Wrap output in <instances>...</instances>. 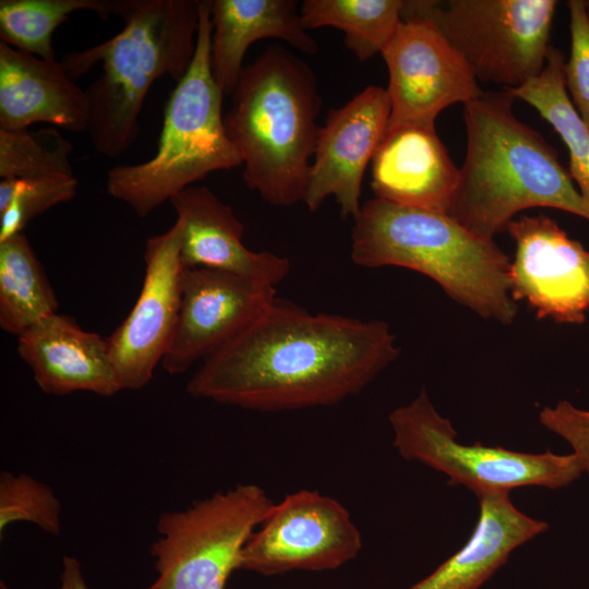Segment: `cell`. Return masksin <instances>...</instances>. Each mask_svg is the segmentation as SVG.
<instances>
[{"label":"cell","mask_w":589,"mask_h":589,"mask_svg":"<svg viewBox=\"0 0 589 589\" xmlns=\"http://www.w3.org/2000/svg\"><path fill=\"white\" fill-rule=\"evenodd\" d=\"M399 354L383 321L311 313L276 299L202 362L185 390L263 412L327 407L363 390Z\"/></svg>","instance_id":"obj_1"},{"label":"cell","mask_w":589,"mask_h":589,"mask_svg":"<svg viewBox=\"0 0 589 589\" xmlns=\"http://www.w3.org/2000/svg\"><path fill=\"white\" fill-rule=\"evenodd\" d=\"M506 91L464 105L466 157L448 215L488 240L519 212L553 207L589 220L587 202L556 151L513 111Z\"/></svg>","instance_id":"obj_2"},{"label":"cell","mask_w":589,"mask_h":589,"mask_svg":"<svg viewBox=\"0 0 589 589\" xmlns=\"http://www.w3.org/2000/svg\"><path fill=\"white\" fill-rule=\"evenodd\" d=\"M123 28L111 38L61 59L76 81L101 62V74L85 89L87 132L95 151L118 157L136 141L140 112L154 82H179L193 60L200 0H113Z\"/></svg>","instance_id":"obj_3"},{"label":"cell","mask_w":589,"mask_h":589,"mask_svg":"<svg viewBox=\"0 0 589 589\" xmlns=\"http://www.w3.org/2000/svg\"><path fill=\"white\" fill-rule=\"evenodd\" d=\"M224 115L243 181L274 206L303 202L322 100L309 64L279 44L244 65Z\"/></svg>","instance_id":"obj_4"},{"label":"cell","mask_w":589,"mask_h":589,"mask_svg":"<svg viewBox=\"0 0 589 589\" xmlns=\"http://www.w3.org/2000/svg\"><path fill=\"white\" fill-rule=\"evenodd\" d=\"M351 260L359 266H399L421 273L484 320L512 324L510 260L449 215L373 197L353 218Z\"/></svg>","instance_id":"obj_5"},{"label":"cell","mask_w":589,"mask_h":589,"mask_svg":"<svg viewBox=\"0 0 589 589\" xmlns=\"http://www.w3.org/2000/svg\"><path fill=\"white\" fill-rule=\"evenodd\" d=\"M212 32L211 0H200L195 52L166 104L156 154L144 163L107 171L108 194L139 217L207 175L242 165L225 128L224 93L212 75Z\"/></svg>","instance_id":"obj_6"},{"label":"cell","mask_w":589,"mask_h":589,"mask_svg":"<svg viewBox=\"0 0 589 589\" xmlns=\"http://www.w3.org/2000/svg\"><path fill=\"white\" fill-rule=\"evenodd\" d=\"M389 423L393 445L404 459L446 474L448 485H462L477 497L509 494L522 486L561 489L584 472L574 453H525L457 442L453 424L438 413L425 389L409 404L394 409Z\"/></svg>","instance_id":"obj_7"},{"label":"cell","mask_w":589,"mask_h":589,"mask_svg":"<svg viewBox=\"0 0 589 589\" xmlns=\"http://www.w3.org/2000/svg\"><path fill=\"white\" fill-rule=\"evenodd\" d=\"M273 505L264 489L247 483L161 513L149 549L157 576L145 589H225Z\"/></svg>","instance_id":"obj_8"},{"label":"cell","mask_w":589,"mask_h":589,"mask_svg":"<svg viewBox=\"0 0 589 589\" xmlns=\"http://www.w3.org/2000/svg\"><path fill=\"white\" fill-rule=\"evenodd\" d=\"M554 0L404 1L401 20H431L477 80L519 87L543 70Z\"/></svg>","instance_id":"obj_9"},{"label":"cell","mask_w":589,"mask_h":589,"mask_svg":"<svg viewBox=\"0 0 589 589\" xmlns=\"http://www.w3.org/2000/svg\"><path fill=\"white\" fill-rule=\"evenodd\" d=\"M361 548V533L341 503L300 490L273 505L244 545L239 569L263 576L335 569Z\"/></svg>","instance_id":"obj_10"},{"label":"cell","mask_w":589,"mask_h":589,"mask_svg":"<svg viewBox=\"0 0 589 589\" xmlns=\"http://www.w3.org/2000/svg\"><path fill=\"white\" fill-rule=\"evenodd\" d=\"M388 70V125H435L438 113L483 91L472 70L426 17L402 20L382 52Z\"/></svg>","instance_id":"obj_11"},{"label":"cell","mask_w":589,"mask_h":589,"mask_svg":"<svg viewBox=\"0 0 589 589\" xmlns=\"http://www.w3.org/2000/svg\"><path fill=\"white\" fill-rule=\"evenodd\" d=\"M182 224L151 237L145 244V275L124 321L107 337L121 389H141L152 380L171 344L181 304Z\"/></svg>","instance_id":"obj_12"},{"label":"cell","mask_w":589,"mask_h":589,"mask_svg":"<svg viewBox=\"0 0 589 589\" xmlns=\"http://www.w3.org/2000/svg\"><path fill=\"white\" fill-rule=\"evenodd\" d=\"M515 242L509 289L538 318L581 324L589 313V251L550 217L522 215L506 227Z\"/></svg>","instance_id":"obj_13"},{"label":"cell","mask_w":589,"mask_h":589,"mask_svg":"<svg viewBox=\"0 0 589 589\" xmlns=\"http://www.w3.org/2000/svg\"><path fill=\"white\" fill-rule=\"evenodd\" d=\"M275 300L274 286L224 271L183 267L180 311L161 361L164 370L181 374L203 362L257 320Z\"/></svg>","instance_id":"obj_14"},{"label":"cell","mask_w":589,"mask_h":589,"mask_svg":"<svg viewBox=\"0 0 589 589\" xmlns=\"http://www.w3.org/2000/svg\"><path fill=\"white\" fill-rule=\"evenodd\" d=\"M390 117L387 91L369 85L346 105L327 112L320 128L303 203L310 212L334 196L340 215L354 218L361 208L364 171Z\"/></svg>","instance_id":"obj_15"},{"label":"cell","mask_w":589,"mask_h":589,"mask_svg":"<svg viewBox=\"0 0 589 589\" xmlns=\"http://www.w3.org/2000/svg\"><path fill=\"white\" fill-rule=\"evenodd\" d=\"M374 197L448 215L460 169L435 125H387L371 161Z\"/></svg>","instance_id":"obj_16"},{"label":"cell","mask_w":589,"mask_h":589,"mask_svg":"<svg viewBox=\"0 0 589 589\" xmlns=\"http://www.w3.org/2000/svg\"><path fill=\"white\" fill-rule=\"evenodd\" d=\"M170 203L182 224L180 256L184 268L224 271L274 287L288 275L287 257L244 245L243 224L207 187H189Z\"/></svg>","instance_id":"obj_17"},{"label":"cell","mask_w":589,"mask_h":589,"mask_svg":"<svg viewBox=\"0 0 589 589\" xmlns=\"http://www.w3.org/2000/svg\"><path fill=\"white\" fill-rule=\"evenodd\" d=\"M17 352L46 394L87 392L110 397L122 390L107 339L84 330L67 315H49L20 335Z\"/></svg>","instance_id":"obj_18"},{"label":"cell","mask_w":589,"mask_h":589,"mask_svg":"<svg viewBox=\"0 0 589 589\" xmlns=\"http://www.w3.org/2000/svg\"><path fill=\"white\" fill-rule=\"evenodd\" d=\"M89 101L61 61L46 60L0 40V130L37 122L87 131Z\"/></svg>","instance_id":"obj_19"},{"label":"cell","mask_w":589,"mask_h":589,"mask_svg":"<svg viewBox=\"0 0 589 589\" xmlns=\"http://www.w3.org/2000/svg\"><path fill=\"white\" fill-rule=\"evenodd\" d=\"M211 70L224 95L233 94L254 41L278 38L304 53L318 50L293 0H211Z\"/></svg>","instance_id":"obj_20"},{"label":"cell","mask_w":589,"mask_h":589,"mask_svg":"<svg viewBox=\"0 0 589 589\" xmlns=\"http://www.w3.org/2000/svg\"><path fill=\"white\" fill-rule=\"evenodd\" d=\"M478 500L479 517L467 542L408 589H480L514 550L549 528L546 521L520 512L508 493Z\"/></svg>","instance_id":"obj_21"},{"label":"cell","mask_w":589,"mask_h":589,"mask_svg":"<svg viewBox=\"0 0 589 589\" xmlns=\"http://www.w3.org/2000/svg\"><path fill=\"white\" fill-rule=\"evenodd\" d=\"M56 293L27 237L0 241V327L20 336L40 320L58 313Z\"/></svg>","instance_id":"obj_22"},{"label":"cell","mask_w":589,"mask_h":589,"mask_svg":"<svg viewBox=\"0 0 589 589\" xmlns=\"http://www.w3.org/2000/svg\"><path fill=\"white\" fill-rule=\"evenodd\" d=\"M565 56L550 46L543 70L519 87L504 89L533 108L558 133L569 153V175L589 202V125L570 101L564 83Z\"/></svg>","instance_id":"obj_23"},{"label":"cell","mask_w":589,"mask_h":589,"mask_svg":"<svg viewBox=\"0 0 589 589\" xmlns=\"http://www.w3.org/2000/svg\"><path fill=\"white\" fill-rule=\"evenodd\" d=\"M401 0H305L300 16L305 29L334 26L360 60L383 52L401 23Z\"/></svg>","instance_id":"obj_24"},{"label":"cell","mask_w":589,"mask_h":589,"mask_svg":"<svg viewBox=\"0 0 589 589\" xmlns=\"http://www.w3.org/2000/svg\"><path fill=\"white\" fill-rule=\"evenodd\" d=\"M82 10L106 19L113 13V0H1L0 40L21 51L53 60V32L72 13Z\"/></svg>","instance_id":"obj_25"},{"label":"cell","mask_w":589,"mask_h":589,"mask_svg":"<svg viewBox=\"0 0 589 589\" xmlns=\"http://www.w3.org/2000/svg\"><path fill=\"white\" fill-rule=\"evenodd\" d=\"M72 143L53 128L0 130V179L74 176Z\"/></svg>","instance_id":"obj_26"},{"label":"cell","mask_w":589,"mask_h":589,"mask_svg":"<svg viewBox=\"0 0 589 589\" xmlns=\"http://www.w3.org/2000/svg\"><path fill=\"white\" fill-rule=\"evenodd\" d=\"M77 179L69 175L0 180V241L23 232L38 215L71 201Z\"/></svg>","instance_id":"obj_27"},{"label":"cell","mask_w":589,"mask_h":589,"mask_svg":"<svg viewBox=\"0 0 589 589\" xmlns=\"http://www.w3.org/2000/svg\"><path fill=\"white\" fill-rule=\"evenodd\" d=\"M29 522L43 531L61 532V503L52 488L27 473L0 472V539L15 522Z\"/></svg>","instance_id":"obj_28"},{"label":"cell","mask_w":589,"mask_h":589,"mask_svg":"<svg viewBox=\"0 0 589 589\" xmlns=\"http://www.w3.org/2000/svg\"><path fill=\"white\" fill-rule=\"evenodd\" d=\"M570 56L564 64V83L572 104L589 125V16L582 0L567 2Z\"/></svg>","instance_id":"obj_29"},{"label":"cell","mask_w":589,"mask_h":589,"mask_svg":"<svg viewBox=\"0 0 589 589\" xmlns=\"http://www.w3.org/2000/svg\"><path fill=\"white\" fill-rule=\"evenodd\" d=\"M539 421L570 445L584 472L589 474V410L562 400L555 406L544 407L539 413Z\"/></svg>","instance_id":"obj_30"},{"label":"cell","mask_w":589,"mask_h":589,"mask_svg":"<svg viewBox=\"0 0 589 589\" xmlns=\"http://www.w3.org/2000/svg\"><path fill=\"white\" fill-rule=\"evenodd\" d=\"M59 589H89L81 563L73 556L64 555L62 557Z\"/></svg>","instance_id":"obj_31"},{"label":"cell","mask_w":589,"mask_h":589,"mask_svg":"<svg viewBox=\"0 0 589 589\" xmlns=\"http://www.w3.org/2000/svg\"><path fill=\"white\" fill-rule=\"evenodd\" d=\"M584 2H585V7H586V10H587L588 16H589V0H586Z\"/></svg>","instance_id":"obj_32"}]
</instances>
